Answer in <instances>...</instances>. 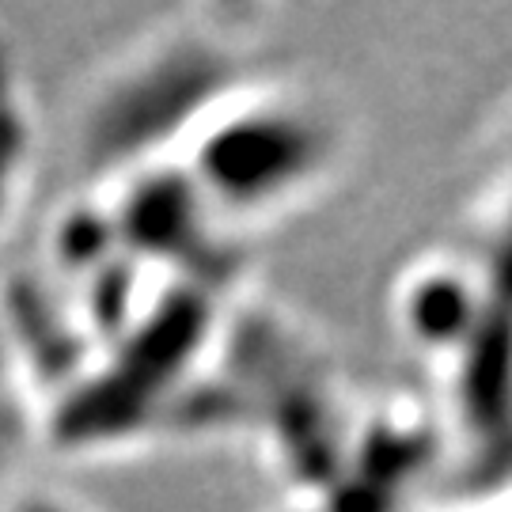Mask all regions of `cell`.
Returning <instances> with one entry per match:
<instances>
[{
	"label": "cell",
	"instance_id": "cell-1",
	"mask_svg": "<svg viewBox=\"0 0 512 512\" xmlns=\"http://www.w3.org/2000/svg\"><path fill=\"white\" fill-rule=\"evenodd\" d=\"M342 156L346 129L327 103L251 76L183 145V175L220 232H236L315 202Z\"/></svg>",
	"mask_w": 512,
	"mask_h": 512
},
{
	"label": "cell",
	"instance_id": "cell-2",
	"mask_svg": "<svg viewBox=\"0 0 512 512\" xmlns=\"http://www.w3.org/2000/svg\"><path fill=\"white\" fill-rule=\"evenodd\" d=\"M232 31L167 27L110 69L84 114V156L103 171H145L251 80Z\"/></svg>",
	"mask_w": 512,
	"mask_h": 512
},
{
	"label": "cell",
	"instance_id": "cell-3",
	"mask_svg": "<svg viewBox=\"0 0 512 512\" xmlns=\"http://www.w3.org/2000/svg\"><path fill=\"white\" fill-rule=\"evenodd\" d=\"M31 167V122L12 65L0 57V228L16 217Z\"/></svg>",
	"mask_w": 512,
	"mask_h": 512
},
{
	"label": "cell",
	"instance_id": "cell-4",
	"mask_svg": "<svg viewBox=\"0 0 512 512\" xmlns=\"http://www.w3.org/2000/svg\"><path fill=\"white\" fill-rule=\"evenodd\" d=\"M19 399L12 395V368H8V349L0 353V467L8 463V452L16 448L19 440Z\"/></svg>",
	"mask_w": 512,
	"mask_h": 512
},
{
	"label": "cell",
	"instance_id": "cell-5",
	"mask_svg": "<svg viewBox=\"0 0 512 512\" xmlns=\"http://www.w3.org/2000/svg\"><path fill=\"white\" fill-rule=\"evenodd\" d=\"M12 512H84V509H80V505H73V501H65V497L31 494V497H23Z\"/></svg>",
	"mask_w": 512,
	"mask_h": 512
}]
</instances>
